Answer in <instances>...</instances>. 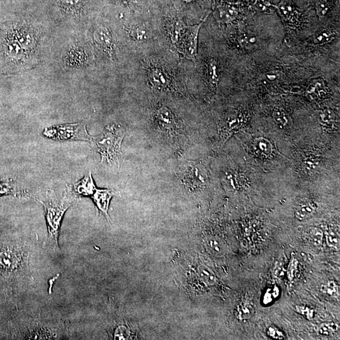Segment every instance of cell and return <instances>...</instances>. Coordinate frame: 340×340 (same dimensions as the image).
I'll list each match as a JSON object with an SVG mask.
<instances>
[{
    "mask_svg": "<svg viewBox=\"0 0 340 340\" xmlns=\"http://www.w3.org/2000/svg\"><path fill=\"white\" fill-rule=\"evenodd\" d=\"M307 94L313 99H320L326 94L325 81L322 79H314L307 88Z\"/></svg>",
    "mask_w": 340,
    "mask_h": 340,
    "instance_id": "15",
    "label": "cell"
},
{
    "mask_svg": "<svg viewBox=\"0 0 340 340\" xmlns=\"http://www.w3.org/2000/svg\"><path fill=\"white\" fill-rule=\"evenodd\" d=\"M44 135L50 139L58 140H87L90 141L92 136L87 133L85 126L82 124H69L53 127L45 129Z\"/></svg>",
    "mask_w": 340,
    "mask_h": 340,
    "instance_id": "4",
    "label": "cell"
},
{
    "mask_svg": "<svg viewBox=\"0 0 340 340\" xmlns=\"http://www.w3.org/2000/svg\"><path fill=\"white\" fill-rule=\"evenodd\" d=\"M338 330H339V328H338V326L336 324L330 322V323L321 324L317 328V332H318L319 335L327 336V335H330L333 333L336 332Z\"/></svg>",
    "mask_w": 340,
    "mask_h": 340,
    "instance_id": "28",
    "label": "cell"
},
{
    "mask_svg": "<svg viewBox=\"0 0 340 340\" xmlns=\"http://www.w3.org/2000/svg\"><path fill=\"white\" fill-rule=\"evenodd\" d=\"M219 17L221 21L224 23H230L234 21L238 15L237 8L231 4H225L219 6Z\"/></svg>",
    "mask_w": 340,
    "mask_h": 340,
    "instance_id": "17",
    "label": "cell"
},
{
    "mask_svg": "<svg viewBox=\"0 0 340 340\" xmlns=\"http://www.w3.org/2000/svg\"><path fill=\"white\" fill-rule=\"evenodd\" d=\"M61 1L68 7L72 8L78 6L80 3L81 0H61Z\"/></svg>",
    "mask_w": 340,
    "mask_h": 340,
    "instance_id": "38",
    "label": "cell"
},
{
    "mask_svg": "<svg viewBox=\"0 0 340 340\" xmlns=\"http://www.w3.org/2000/svg\"><path fill=\"white\" fill-rule=\"evenodd\" d=\"M297 267H298V261L296 259H292L290 264L289 271H288V277L290 280H292L294 278L296 273Z\"/></svg>",
    "mask_w": 340,
    "mask_h": 340,
    "instance_id": "36",
    "label": "cell"
},
{
    "mask_svg": "<svg viewBox=\"0 0 340 340\" xmlns=\"http://www.w3.org/2000/svg\"><path fill=\"white\" fill-rule=\"evenodd\" d=\"M320 119L322 124L326 128L333 126L334 124V115L330 111H325L322 112L320 115Z\"/></svg>",
    "mask_w": 340,
    "mask_h": 340,
    "instance_id": "32",
    "label": "cell"
},
{
    "mask_svg": "<svg viewBox=\"0 0 340 340\" xmlns=\"http://www.w3.org/2000/svg\"><path fill=\"white\" fill-rule=\"evenodd\" d=\"M186 27L187 26H185L181 20H176L170 28V37H171L172 43L176 47H177L178 43L180 42L183 33H184Z\"/></svg>",
    "mask_w": 340,
    "mask_h": 340,
    "instance_id": "21",
    "label": "cell"
},
{
    "mask_svg": "<svg viewBox=\"0 0 340 340\" xmlns=\"http://www.w3.org/2000/svg\"><path fill=\"white\" fill-rule=\"evenodd\" d=\"M129 35L136 41H144L150 37L148 29L143 24H137L131 27L129 31Z\"/></svg>",
    "mask_w": 340,
    "mask_h": 340,
    "instance_id": "20",
    "label": "cell"
},
{
    "mask_svg": "<svg viewBox=\"0 0 340 340\" xmlns=\"http://www.w3.org/2000/svg\"><path fill=\"white\" fill-rule=\"evenodd\" d=\"M179 179L186 189L194 190L205 184L207 171L200 163L185 162L180 168Z\"/></svg>",
    "mask_w": 340,
    "mask_h": 340,
    "instance_id": "3",
    "label": "cell"
},
{
    "mask_svg": "<svg viewBox=\"0 0 340 340\" xmlns=\"http://www.w3.org/2000/svg\"><path fill=\"white\" fill-rule=\"evenodd\" d=\"M282 21L287 27L296 28L302 22L303 14L295 6L292 0H282L278 4H274Z\"/></svg>",
    "mask_w": 340,
    "mask_h": 340,
    "instance_id": "6",
    "label": "cell"
},
{
    "mask_svg": "<svg viewBox=\"0 0 340 340\" xmlns=\"http://www.w3.org/2000/svg\"><path fill=\"white\" fill-rule=\"evenodd\" d=\"M126 135L123 129L112 125L106 127L103 132L91 137L90 141L101 155L102 162L119 166L122 157L121 145Z\"/></svg>",
    "mask_w": 340,
    "mask_h": 340,
    "instance_id": "1",
    "label": "cell"
},
{
    "mask_svg": "<svg viewBox=\"0 0 340 340\" xmlns=\"http://www.w3.org/2000/svg\"><path fill=\"white\" fill-rule=\"evenodd\" d=\"M244 122L242 113L238 112H231L224 118L221 122V135L224 139H227L233 131L241 126Z\"/></svg>",
    "mask_w": 340,
    "mask_h": 340,
    "instance_id": "8",
    "label": "cell"
},
{
    "mask_svg": "<svg viewBox=\"0 0 340 340\" xmlns=\"http://www.w3.org/2000/svg\"><path fill=\"white\" fill-rule=\"evenodd\" d=\"M255 314V308L251 304L244 302L238 306L237 317L240 320H246L250 319Z\"/></svg>",
    "mask_w": 340,
    "mask_h": 340,
    "instance_id": "24",
    "label": "cell"
},
{
    "mask_svg": "<svg viewBox=\"0 0 340 340\" xmlns=\"http://www.w3.org/2000/svg\"><path fill=\"white\" fill-rule=\"evenodd\" d=\"M149 81L154 88L165 90L169 87L170 79L166 72L160 68H153L149 73Z\"/></svg>",
    "mask_w": 340,
    "mask_h": 340,
    "instance_id": "11",
    "label": "cell"
},
{
    "mask_svg": "<svg viewBox=\"0 0 340 340\" xmlns=\"http://www.w3.org/2000/svg\"><path fill=\"white\" fill-rule=\"evenodd\" d=\"M335 37V34L331 31H322L316 33L312 37V42L315 45H323L332 42Z\"/></svg>",
    "mask_w": 340,
    "mask_h": 340,
    "instance_id": "23",
    "label": "cell"
},
{
    "mask_svg": "<svg viewBox=\"0 0 340 340\" xmlns=\"http://www.w3.org/2000/svg\"><path fill=\"white\" fill-rule=\"evenodd\" d=\"M44 205L46 216L47 227H48L49 245L54 248H58V237L61 221L68 208L73 203V200L69 196L66 195L64 198L58 199L53 197L46 203L39 201Z\"/></svg>",
    "mask_w": 340,
    "mask_h": 340,
    "instance_id": "2",
    "label": "cell"
},
{
    "mask_svg": "<svg viewBox=\"0 0 340 340\" xmlns=\"http://www.w3.org/2000/svg\"><path fill=\"white\" fill-rule=\"evenodd\" d=\"M309 241L314 248H320L323 244V233L320 229L312 228L310 229L308 233Z\"/></svg>",
    "mask_w": 340,
    "mask_h": 340,
    "instance_id": "25",
    "label": "cell"
},
{
    "mask_svg": "<svg viewBox=\"0 0 340 340\" xmlns=\"http://www.w3.org/2000/svg\"><path fill=\"white\" fill-rule=\"evenodd\" d=\"M17 254L12 251L6 250L0 253V265L4 269H14L19 264Z\"/></svg>",
    "mask_w": 340,
    "mask_h": 340,
    "instance_id": "18",
    "label": "cell"
},
{
    "mask_svg": "<svg viewBox=\"0 0 340 340\" xmlns=\"http://www.w3.org/2000/svg\"><path fill=\"white\" fill-rule=\"evenodd\" d=\"M185 1H193V0H185Z\"/></svg>",
    "mask_w": 340,
    "mask_h": 340,
    "instance_id": "41",
    "label": "cell"
},
{
    "mask_svg": "<svg viewBox=\"0 0 340 340\" xmlns=\"http://www.w3.org/2000/svg\"><path fill=\"white\" fill-rule=\"evenodd\" d=\"M273 6L272 0H255V7L260 12L269 13Z\"/></svg>",
    "mask_w": 340,
    "mask_h": 340,
    "instance_id": "30",
    "label": "cell"
},
{
    "mask_svg": "<svg viewBox=\"0 0 340 340\" xmlns=\"http://www.w3.org/2000/svg\"><path fill=\"white\" fill-rule=\"evenodd\" d=\"M268 335L272 339L282 340L284 339L282 332L274 327H271L268 330Z\"/></svg>",
    "mask_w": 340,
    "mask_h": 340,
    "instance_id": "35",
    "label": "cell"
},
{
    "mask_svg": "<svg viewBox=\"0 0 340 340\" xmlns=\"http://www.w3.org/2000/svg\"><path fill=\"white\" fill-rule=\"evenodd\" d=\"M94 38L96 44L102 50L110 56L113 53V40L112 35L107 29L103 27H97L94 34Z\"/></svg>",
    "mask_w": 340,
    "mask_h": 340,
    "instance_id": "10",
    "label": "cell"
},
{
    "mask_svg": "<svg viewBox=\"0 0 340 340\" xmlns=\"http://www.w3.org/2000/svg\"><path fill=\"white\" fill-rule=\"evenodd\" d=\"M205 73L207 82L213 87H217L219 80L218 65L214 60H210L206 64Z\"/></svg>",
    "mask_w": 340,
    "mask_h": 340,
    "instance_id": "14",
    "label": "cell"
},
{
    "mask_svg": "<svg viewBox=\"0 0 340 340\" xmlns=\"http://www.w3.org/2000/svg\"><path fill=\"white\" fill-rule=\"evenodd\" d=\"M273 117L276 122L280 124L282 126H286L288 123V117L286 113L283 110H276L273 112Z\"/></svg>",
    "mask_w": 340,
    "mask_h": 340,
    "instance_id": "34",
    "label": "cell"
},
{
    "mask_svg": "<svg viewBox=\"0 0 340 340\" xmlns=\"http://www.w3.org/2000/svg\"><path fill=\"white\" fill-rule=\"evenodd\" d=\"M327 244L330 248L338 249L340 247V237L334 231H329L326 237Z\"/></svg>",
    "mask_w": 340,
    "mask_h": 340,
    "instance_id": "31",
    "label": "cell"
},
{
    "mask_svg": "<svg viewBox=\"0 0 340 340\" xmlns=\"http://www.w3.org/2000/svg\"><path fill=\"white\" fill-rule=\"evenodd\" d=\"M20 38H21L23 46L25 48L32 49L35 44V38H34V35L29 31H23Z\"/></svg>",
    "mask_w": 340,
    "mask_h": 340,
    "instance_id": "29",
    "label": "cell"
},
{
    "mask_svg": "<svg viewBox=\"0 0 340 340\" xmlns=\"http://www.w3.org/2000/svg\"><path fill=\"white\" fill-rule=\"evenodd\" d=\"M316 211V205L313 203L302 204L296 208L295 216L299 221L310 218Z\"/></svg>",
    "mask_w": 340,
    "mask_h": 340,
    "instance_id": "19",
    "label": "cell"
},
{
    "mask_svg": "<svg viewBox=\"0 0 340 340\" xmlns=\"http://www.w3.org/2000/svg\"><path fill=\"white\" fill-rule=\"evenodd\" d=\"M156 123L162 132L172 134L178 131V123L173 112L167 106H162L156 111L155 115Z\"/></svg>",
    "mask_w": 340,
    "mask_h": 340,
    "instance_id": "7",
    "label": "cell"
},
{
    "mask_svg": "<svg viewBox=\"0 0 340 340\" xmlns=\"http://www.w3.org/2000/svg\"><path fill=\"white\" fill-rule=\"evenodd\" d=\"M272 294H273V296L275 298H276V297L278 296V294H279V291H278V289L277 287L274 288V289L273 290V292H272Z\"/></svg>",
    "mask_w": 340,
    "mask_h": 340,
    "instance_id": "40",
    "label": "cell"
},
{
    "mask_svg": "<svg viewBox=\"0 0 340 340\" xmlns=\"http://www.w3.org/2000/svg\"><path fill=\"white\" fill-rule=\"evenodd\" d=\"M313 1L314 7L320 19L327 15L334 4V0H313Z\"/></svg>",
    "mask_w": 340,
    "mask_h": 340,
    "instance_id": "22",
    "label": "cell"
},
{
    "mask_svg": "<svg viewBox=\"0 0 340 340\" xmlns=\"http://www.w3.org/2000/svg\"><path fill=\"white\" fill-rule=\"evenodd\" d=\"M115 192L111 189H96L94 194L92 195V198L96 204L100 211L105 215L106 219L109 221L108 215V208L111 199L115 196Z\"/></svg>",
    "mask_w": 340,
    "mask_h": 340,
    "instance_id": "9",
    "label": "cell"
},
{
    "mask_svg": "<svg viewBox=\"0 0 340 340\" xmlns=\"http://www.w3.org/2000/svg\"><path fill=\"white\" fill-rule=\"evenodd\" d=\"M237 42L241 48L244 50H252L257 47V36L250 31H242L238 36Z\"/></svg>",
    "mask_w": 340,
    "mask_h": 340,
    "instance_id": "13",
    "label": "cell"
},
{
    "mask_svg": "<svg viewBox=\"0 0 340 340\" xmlns=\"http://www.w3.org/2000/svg\"><path fill=\"white\" fill-rule=\"evenodd\" d=\"M255 149H257L258 153L265 156H268L271 155L272 147L271 144L268 141L264 139L257 140L255 142Z\"/></svg>",
    "mask_w": 340,
    "mask_h": 340,
    "instance_id": "27",
    "label": "cell"
},
{
    "mask_svg": "<svg viewBox=\"0 0 340 340\" xmlns=\"http://www.w3.org/2000/svg\"><path fill=\"white\" fill-rule=\"evenodd\" d=\"M198 276L199 279L206 285V286H212L217 282L216 275L211 269L208 268L206 265H201L199 267Z\"/></svg>",
    "mask_w": 340,
    "mask_h": 340,
    "instance_id": "16",
    "label": "cell"
},
{
    "mask_svg": "<svg viewBox=\"0 0 340 340\" xmlns=\"http://www.w3.org/2000/svg\"><path fill=\"white\" fill-rule=\"evenodd\" d=\"M74 191L84 196H92L97 189L92 173L85 176L74 185Z\"/></svg>",
    "mask_w": 340,
    "mask_h": 340,
    "instance_id": "12",
    "label": "cell"
},
{
    "mask_svg": "<svg viewBox=\"0 0 340 340\" xmlns=\"http://www.w3.org/2000/svg\"><path fill=\"white\" fill-rule=\"evenodd\" d=\"M208 249L213 255L223 256L226 253V247L223 242L217 239H209L207 242Z\"/></svg>",
    "mask_w": 340,
    "mask_h": 340,
    "instance_id": "26",
    "label": "cell"
},
{
    "mask_svg": "<svg viewBox=\"0 0 340 340\" xmlns=\"http://www.w3.org/2000/svg\"><path fill=\"white\" fill-rule=\"evenodd\" d=\"M208 15L199 24L192 26H187L184 33L181 37L178 46L176 47L181 54L185 58L196 63L197 54V45H198V37L199 31L203 26V23L207 19Z\"/></svg>",
    "mask_w": 340,
    "mask_h": 340,
    "instance_id": "5",
    "label": "cell"
},
{
    "mask_svg": "<svg viewBox=\"0 0 340 340\" xmlns=\"http://www.w3.org/2000/svg\"><path fill=\"white\" fill-rule=\"evenodd\" d=\"M125 3L132 7H140L146 3L147 0H124Z\"/></svg>",
    "mask_w": 340,
    "mask_h": 340,
    "instance_id": "37",
    "label": "cell"
},
{
    "mask_svg": "<svg viewBox=\"0 0 340 340\" xmlns=\"http://www.w3.org/2000/svg\"><path fill=\"white\" fill-rule=\"evenodd\" d=\"M273 294H272V293H271V292L267 291L266 292V294H265L264 296V304H265V305H267V304L271 303L272 301H273Z\"/></svg>",
    "mask_w": 340,
    "mask_h": 340,
    "instance_id": "39",
    "label": "cell"
},
{
    "mask_svg": "<svg viewBox=\"0 0 340 340\" xmlns=\"http://www.w3.org/2000/svg\"><path fill=\"white\" fill-rule=\"evenodd\" d=\"M323 290L325 293L331 296H339V287L334 281H330L326 283L323 286Z\"/></svg>",
    "mask_w": 340,
    "mask_h": 340,
    "instance_id": "33",
    "label": "cell"
}]
</instances>
